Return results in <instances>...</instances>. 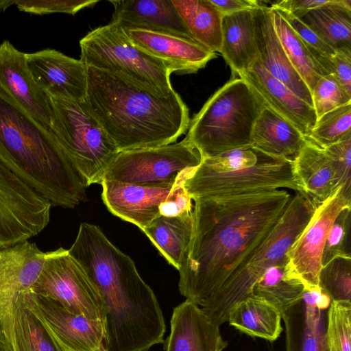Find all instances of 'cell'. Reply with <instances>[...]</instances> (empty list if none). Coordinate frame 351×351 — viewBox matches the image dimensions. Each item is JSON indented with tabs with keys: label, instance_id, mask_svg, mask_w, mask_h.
<instances>
[{
	"label": "cell",
	"instance_id": "42",
	"mask_svg": "<svg viewBox=\"0 0 351 351\" xmlns=\"http://www.w3.org/2000/svg\"><path fill=\"white\" fill-rule=\"evenodd\" d=\"M324 150L332 162L338 185L351 193V133Z\"/></svg>",
	"mask_w": 351,
	"mask_h": 351
},
{
	"label": "cell",
	"instance_id": "36",
	"mask_svg": "<svg viewBox=\"0 0 351 351\" xmlns=\"http://www.w3.org/2000/svg\"><path fill=\"white\" fill-rule=\"evenodd\" d=\"M325 339L327 351H351V301H331Z\"/></svg>",
	"mask_w": 351,
	"mask_h": 351
},
{
	"label": "cell",
	"instance_id": "27",
	"mask_svg": "<svg viewBox=\"0 0 351 351\" xmlns=\"http://www.w3.org/2000/svg\"><path fill=\"white\" fill-rule=\"evenodd\" d=\"M307 141L294 125L265 107L253 126L250 146L267 154L293 160Z\"/></svg>",
	"mask_w": 351,
	"mask_h": 351
},
{
	"label": "cell",
	"instance_id": "44",
	"mask_svg": "<svg viewBox=\"0 0 351 351\" xmlns=\"http://www.w3.org/2000/svg\"><path fill=\"white\" fill-rule=\"evenodd\" d=\"M192 199L182 185L174 195L161 204L160 216L176 217L192 211Z\"/></svg>",
	"mask_w": 351,
	"mask_h": 351
},
{
	"label": "cell",
	"instance_id": "9",
	"mask_svg": "<svg viewBox=\"0 0 351 351\" xmlns=\"http://www.w3.org/2000/svg\"><path fill=\"white\" fill-rule=\"evenodd\" d=\"M80 60L86 66L121 75L156 93L174 90L169 66L136 47L112 21L89 32L80 40Z\"/></svg>",
	"mask_w": 351,
	"mask_h": 351
},
{
	"label": "cell",
	"instance_id": "33",
	"mask_svg": "<svg viewBox=\"0 0 351 351\" xmlns=\"http://www.w3.org/2000/svg\"><path fill=\"white\" fill-rule=\"evenodd\" d=\"M304 287L289 276L286 264L269 267L256 282L252 295L263 298L283 313L302 298Z\"/></svg>",
	"mask_w": 351,
	"mask_h": 351
},
{
	"label": "cell",
	"instance_id": "7",
	"mask_svg": "<svg viewBox=\"0 0 351 351\" xmlns=\"http://www.w3.org/2000/svg\"><path fill=\"white\" fill-rule=\"evenodd\" d=\"M264 105L240 77H232L190 121L185 138L202 159L250 146L254 123Z\"/></svg>",
	"mask_w": 351,
	"mask_h": 351
},
{
	"label": "cell",
	"instance_id": "14",
	"mask_svg": "<svg viewBox=\"0 0 351 351\" xmlns=\"http://www.w3.org/2000/svg\"><path fill=\"white\" fill-rule=\"evenodd\" d=\"M45 254L28 241L0 247V331L10 351H19L14 330V301L19 294L28 291L36 280Z\"/></svg>",
	"mask_w": 351,
	"mask_h": 351
},
{
	"label": "cell",
	"instance_id": "40",
	"mask_svg": "<svg viewBox=\"0 0 351 351\" xmlns=\"http://www.w3.org/2000/svg\"><path fill=\"white\" fill-rule=\"evenodd\" d=\"M271 7V6H270ZM273 8V7H272ZM282 16L291 25L292 29L299 36L307 46L313 58L318 63L323 73L322 66L326 58L331 57L335 50L324 42L313 30H311L299 18L290 12L276 8Z\"/></svg>",
	"mask_w": 351,
	"mask_h": 351
},
{
	"label": "cell",
	"instance_id": "30",
	"mask_svg": "<svg viewBox=\"0 0 351 351\" xmlns=\"http://www.w3.org/2000/svg\"><path fill=\"white\" fill-rule=\"evenodd\" d=\"M143 232L166 260L179 270L191 241V212L176 217L160 216Z\"/></svg>",
	"mask_w": 351,
	"mask_h": 351
},
{
	"label": "cell",
	"instance_id": "2",
	"mask_svg": "<svg viewBox=\"0 0 351 351\" xmlns=\"http://www.w3.org/2000/svg\"><path fill=\"white\" fill-rule=\"evenodd\" d=\"M68 250L101 296L108 351H147L164 343L166 326L158 300L129 256L98 226L86 222Z\"/></svg>",
	"mask_w": 351,
	"mask_h": 351
},
{
	"label": "cell",
	"instance_id": "4",
	"mask_svg": "<svg viewBox=\"0 0 351 351\" xmlns=\"http://www.w3.org/2000/svg\"><path fill=\"white\" fill-rule=\"evenodd\" d=\"M0 160L52 206L73 208L85 199L86 181L53 132L1 91Z\"/></svg>",
	"mask_w": 351,
	"mask_h": 351
},
{
	"label": "cell",
	"instance_id": "21",
	"mask_svg": "<svg viewBox=\"0 0 351 351\" xmlns=\"http://www.w3.org/2000/svg\"><path fill=\"white\" fill-rule=\"evenodd\" d=\"M131 42L141 50L167 64L179 75L197 73L217 54L195 40L152 31L124 30Z\"/></svg>",
	"mask_w": 351,
	"mask_h": 351
},
{
	"label": "cell",
	"instance_id": "15",
	"mask_svg": "<svg viewBox=\"0 0 351 351\" xmlns=\"http://www.w3.org/2000/svg\"><path fill=\"white\" fill-rule=\"evenodd\" d=\"M27 308L41 323L59 351H98L104 346V326L68 311L60 303L30 290Z\"/></svg>",
	"mask_w": 351,
	"mask_h": 351
},
{
	"label": "cell",
	"instance_id": "12",
	"mask_svg": "<svg viewBox=\"0 0 351 351\" xmlns=\"http://www.w3.org/2000/svg\"><path fill=\"white\" fill-rule=\"evenodd\" d=\"M51 203L0 160V247L27 241L50 221Z\"/></svg>",
	"mask_w": 351,
	"mask_h": 351
},
{
	"label": "cell",
	"instance_id": "43",
	"mask_svg": "<svg viewBox=\"0 0 351 351\" xmlns=\"http://www.w3.org/2000/svg\"><path fill=\"white\" fill-rule=\"evenodd\" d=\"M329 60L332 74L351 93V48L337 49Z\"/></svg>",
	"mask_w": 351,
	"mask_h": 351
},
{
	"label": "cell",
	"instance_id": "25",
	"mask_svg": "<svg viewBox=\"0 0 351 351\" xmlns=\"http://www.w3.org/2000/svg\"><path fill=\"white\" fill-rule=\"evenodd\" d=\"M253 10H244L222 17L219 53L230 66L232 77H239L258 60Z\"/></svg>",
	"mask_w": 351,
	"mask_h": 351
},
{
	"label": "cell",
	"instance_id": "18",
	"mask_svg": "<svg viewBox=\"0 0 351 351\" xmlns=\"http://www.w3.org/2000/svg\"><path fill=\"white\" fill-rule=\"evenodd\" d=\"M25 56L33 78L50 98L86 99L87 71L80 60L49 49L26 53Z\"/></svg>",
	"mask_w": 351,
	"mask_h": 351
},
{
	"label": "cell",
	"instance_id": "17",
	"mask_svg": "<svg viewBox=\"0 0 351 351\" xmlns=\"http://www.w3.org/2000/svg\"><path fill=\"white\" fill-rule=\"evenodd\" d=\"M25 54L8 40L0 44V91L43 128L52 130L51 99L33 78Z\"/></svg>",
	"mask_w": 351,
	"mask_h": 351
},
{
	"label": "cell",
	"instance_id": "20",
	"mask_svg": "<svg viewBox=\"0 0 351 351\" xmlns=\"http://www.w3.org/2000/svg\"><path fill=\"white\" fill-rule=\"evenodd\" d=\"M239 77L250 86L265 107L291 123L308 138L317 121L313 106L269 74L258 60Z\"/></svg>",
	"mask_w": 351,
	"mask_h": 351
},
{
	"label": "cell",
	"instance_id": "22",
	"mask_svg": "<svg viewBox=\"0 0 351 351\" xmlns=\"http://www.w3.org/2000/svg\"><path fill=\"white\" fill-rule=\"evenodd\" d=\"M165 351H223L228 342L200 306L185 300L173 310Z\"/></svg>",
	"mask_w": 351,
	"mask_h": 351
},
{
	"label": "cell",
	"instance_id": "39",
	"mask_svg": "<svg viewBox=\"0 0 351 351\" xmlns=\"http://www.w3.org/2000/svg\"><path fill=\"white\" fill-rule=\"evenodd\" d=\"M350 213L351 208H344L337 215L331 225L322 252V266L336 257H351L350 244Z\"/></svg>",
	"mask_w": 351,
	"mask_h": 351
},
{
	"label": "cell",
	"instance_id": "48",
	"mask_svg": "<svg viewBox=\"0 0 351 351\" xmlns=\"http://www.w3.org/2000/svg\"><path fill=\"white\" fill-rule=\"evenodd\" d=\"M0 351H10L6 341L0 331Z\"/></svg>",
	"mask_w": 351,
	"mask_h": 351
},
{
	"label": "cell",
	"instance_id": "31",
	"mask_svg": "<svg viewBox=\"0 0 351 351\" xmlns=\"http://www.w3.org/2000/svg\"><path fill=\"white\" fill-rule=\"evenodd\" d=\"M193 38L213 52L220 51L223 15L208 0H171Z\"/></svg>",
	"mask_w": 351,
	"mask_h": 351
},
{
	"label": "cell",
	"instance_id": "16",
	"mask_svg": "<svg viewBox=\"0 0 351 351\" xmlns=\"http://www.w3.org/2000/svg\"><path fill=\"white\" fill-rule=\"evenodd\" d=\"M192 169L184 171L174 184L168 185L132 184L103 180V202L112 214L143 231L160 216L161 204L174 195Z\"/></svg>",
	"mask_w": 351,
	"mask_h": 351
},
{
	"label": "cell",
	"instance_id": "37",
	"mask_svg": "<svg viewBox=\"0 0 351 351\" xmlns=\"http://www.w3.org/2000/svg\"><path fill=\"white\" fill-rule=\"evenodd\" d=\"M319 287L331 301H351V257H336L323 265Z\"/></svg>",
	"mask_w": 351,
	"mask_h": 351
},
{
	"label": "cell",
	"instance_id": "1",
	"mask_svg": "<svg viewBox=\"0 0 351 351\" xmlns=\"http://www.w3.org/2000/svg\"><path fill=\"white\" fill-rule=\"evenodd\" d=\"M291 197L278 189L193 199L191 241L178 270L181 295L202 306L268 235Z\"/></svg>",
	"mask_w": 351,
	"mask_h": 351
},
{
	"label": "cell",
	"instance_id": "8",
	"mask_svg": "<svg viewBox=\"0 0 351 351\" xmlns=\"http://www.w3.org/2000/svg\"><path fill=\"white\" fill-rule=\"evenodd\" d=\"M51 130L87 186L100 184L119 152L90 111L86 99L50 98Z\"/></svg>",
	"mask_w": 351,
	"mask_h": 351
},
{
	"label": "cell",
	"instance_id": "3",
	"mask_svg": "<svg viewBox=\"0 0 351 351\" xmlns=\"http://www.w3.org/2000/svg\"><path fill=\"white\" fill-rule=\"evenodd\" d=\"M88 107L119 152L174 143L189 110L174 90L152 91L117 73L86 66Z\"/></svg>",
	"mask_w": 351,
	"mask_h": 351
},
{
	"label": "cell",
	"instance_id": "32",
	"mask_svg": "<svg viewBox=\"0 0 351 351\" xmlns=\"http://www.w3.org/2000/svg\"><path fill=\"white\" fill-rule=\"evenodd\" d=\"M274 26L292 66L305 82L311 93L324 73L305 43L278 11L270 7Z\"/></svg>",
	"mask_w": 351,
	"mask_h": 351
},
{
	"label": "cell",
	"instance_id": "46",
	"mask_svg": "<svg viewBox=\"0 0 351 351\" xmlns=\"http://www.w3.org/2000/svg\"><path fill=\"white\" fill-rule=\"evenodd\" d=\"M223 16L244 10L258 8L263 4L255 0H208Z\"/></svg>",
	"mask_w": 351,
	"mask_h": 351
},
{
	"label": "cell",
	"instance_id": "49",
	"mask_svg": "<svg viewBox=\"0 0 351 351\" xmlns=\"http://www.w3.org/2000/svg\"><path fill=\"white\" fill-rule=\"evenodd\" d=\"M98 351H108L106 348L105 346H104L102 348H101Z\"/></svg>",
	"mask_w": 351,
	"mask_h": 351
},
{
	"label": "cell",
	"instance_id": "28",
	"mask_svg": "<svg viewBox=\"0 0 351 351\" xmlns=\"http://www.w3.org/2000/svg\"><path fill=\"white\" fill-rule=\"evenodd\" d=\"M279 310L265 300L251 295L234 304L228 322L250 337L276 341L282 332Z\"/></svg>",
	"mask_w": 351,
	"mask_h": 351
},
{
	"label": "cell",
	"instance_id": "19",
	"mask_svg": "<svg viewBox=\"0 0 351 351\" xmlns=\"http://www.w3.org/2000/svg\"><path fill=\"white\" fill-rule=\"evenodd\" d=\"M330 302L320 288L304 289L301 300L281 314L287 351H327L324 313Z\"/></svg>",
	"mask_w": 351,
	"mask_h": 351
},
{
	"label": "cell",
	"instance_id": "29",
	"mask_svg": "<svg viewBox=\"0 0 351 351\" xmlns=\"http://www.w3.org/2000/svg\"><path fill=\"white\" fill-rule=\"evenodd\" d=\"M299 19L334 50L351 48L350 0H330Z\"/></svg>",
	"mask_w": 351,
	"mask_h": 351
},
{
	"label": "cell",
	"instance_id": "10",
	"mask_svg": "<svg viewBox=\"0 0 351 351\" xmlns=\"http://www.w3.org/2000/svg\"><path fill=\"white\" fill-rule=\"evenodd\" d=\"M29 290L58 302L72 313L104 326L106 309L101 296L68 250L59 247L46 252L40 272Z\"/></svg>",
	"mask_w": 351,
	"mask_h": 351
},
{
	"label": "cell",
	"instance_id": "13",
	"mask_svg": "<svg viewBox=\"0 0 351 351\" xmlns=\"http://www.w3.org/2000/svg\"><path fill=\"white\" fill-rule=\"evenodd\" d=\"M351 208V193L339 186L313 213L287 252V274L299 280L304 289L319 287L322 256L327 234L342 210Z\"/></svg>",
	"mask_w": 351,
	"mask_h": 351
},
{
	"label": "cell",
	"instance_id": "23",
	"mask_svg": "<svg viewBox=\"0 0 351 351\" xmlns=\"http://www.w3.org/2000/svg\"><path fill=\"white\" fill-rule=\"evenodd\" d=\"M253 13L258 61L269 74L313 106L311 91L290 62L275 31L270 7L262 5Z\"/></svg>",
	"mask_w": 351,
	"mask_h": 351
},
{
	"label": "cell",
	"instance_id": "6",
	"mask_svg": "<svg viewBox=\"0 0 351 351\" xmlns=\"http://www.w3.org/2000/svg\"><path fill=\"white\" fill-rule=\"evenodd\" d=\"M314 209L306 195L295 192L268 235L200 306L212 322L220 326L228 322L232 306L252 295L253 286L267 269L287 264V252Z\"/></svg>",
	"mask_w": 351,
	"mask_h": 351
},
{
	"label": "cell",
	"instance_id": "11",
	"mask_svg": "<svg viewBox=\"0 0 351 351\" xmlns=\"http://www.w3.org/2000/svg\"><path fill=\"white\" fill-rule=\"evenodd\" d=\"M199 151L185 138L169 145L119 152L104 180L125 184H174L187 169L199 165Z\"/></svg>",
	"mask_w": 351,
	"mask_h": 351
},
{
	"label": "cell",
	"instance_id": "47",
	"mask_svg": "<svg viewBox=\"0 0 351 351\" xmlns=\"http://www.w3.org/2000/svg\"><path fill=\"white\" fill-rule=\"evenodd\" d=\"M14 3L15 0H0V12L5 10Z\"/></svg>",
	"mask_w": 351,
	"mask_h": 351
},
{
	"label": "cell",
	"instance_id": "24",
	"mask_svg": "<svg viewBox=\"0 0 351 351\" xmlns=\"http://www.w3.org/2000/svg\"><path fill=\"white\" fill-rule=\"evenodd\" d=\"M110 2L114 6L112 21L124 30L143 29L195 40L171 0H113Z\"/></svg>",
	"mask_w": 351,
	"mask_h": 351
},
{
	"label": "cell",
	"instance_id": "5",
	"mask_svg": "<svg viewBox=\"0 0 351 351\" xmlns=\"http://www.w3.org/2000/svg\"><path fill=\"white\" fill-rule=\"evenodd\" d=\"M182 186L192 200L282 189L303 193L292 160L267 154L252 146L202 159L191 169Z\"/></svg>",
	"mask_w": 351,
	"mask_h": 351
},
{
	"label": "cell",
	"instance_id": "34",
	"mask_svg": "<svg viewBox=\"0 0 351 351\" xmlns=\"http://www.w3.org/2000/svg\"><path fill=\"white\" fill-rule=\"evenodd\" d=\"M25 293L17 296L13 309L14 330L19 351H59L41 323L25 306Z\"/></svg>",
	"mask_w": 351,
	"mask_h": 351
},
{
	"label": "cell",
	"instance_id": "38",
	"mask_svg": "<svg viewBox=\"0 0 351 351\" xmlns=\"http://www.w3.org/2000/svg\"><path fill=\"white\" fill-rule=\"evenodd\" d=\"M311 97L317 119L351 103V93L332 74L322 76L317 80L311 92Z\"/></svg>",
	"mask_w": 351,
	"mask_h": 351
},
{
	"label": "cell",
	"instance_id": "45",
	"mask_svg": "<svg viewBox=\"0 0 351 351\" xmlns=\"http://www.w3.org/2000/svg\"><path fill=\"white\" fill-rule=\"evenodd\" d=\"M330 0H283L274 2L271 7L287 11L300 18L309 10L325 5Z\"/></svg>",
	"mask_w": 351,
	"mask_h": 351
},
{
	"label": "cell",
	"instance_id": "41",
	"mask_svg": "<svg viewBox=\"0 0 351 351\" xmlns=\"http://www.w3.org/2000/svg\"><path fill=\"white\" fill-rule=\"evenodd\" d=\"M97 0H15L21 11L34 14L66 13L75 14L80 10L94 6Z\"/></svg>",
	"mask_w": 351,
	"mask_h": 351
},
{
	"label": "cell",
	"instance_id": "26",
	"mask_svg": "<svg viewBox=\"0 0 351 351\" xmlns=\"http://www.w3.org/2000/svg\"><path fill=\"white\" fill-rule=\"evenodd\" d=\"M293 161L296 179L314 208L339 187L332 162L324 149L310 141Z\"/></svg>",
	"mask_w": 351,
	"mask_h": 351
},
{
	"label": "cell",
	"instance_id": "35",
	"mask_svg": "<svg viewBox=\"0 0 351 351\" xmlns=\"http://www.w3.org/2000/svg\"><path fill=\"white\" fill-rule=\"evenodd\" d=\"M349 133H351V103L338 107L317 119L307 139L325 149Z\"/></svg>",
	"mask_w": 351,
	"mask_h": 351
}]
</instances>
